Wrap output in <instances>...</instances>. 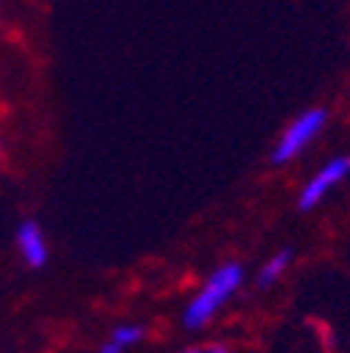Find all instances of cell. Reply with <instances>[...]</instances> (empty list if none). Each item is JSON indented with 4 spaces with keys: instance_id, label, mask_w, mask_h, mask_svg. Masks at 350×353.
I'll return each instance as SVG.
<instances>
[{
    "instance_id": "cell-2",
    "label": "cell",
    "mask_w": 350,
    "mask_h": 353,
    "mask_svg": "<svg viewBox=\"0 0 350 353\" xmlns=\"http://www.w3.org/2000/svg\"><path fill=\"white\" fill-rule=\"evenodd\" d=\"M325 123H328V112H325V110L311 107V110L300 112V115L283 129V135H280V141H278V146H275V152H272V160H275V163H289V160H294L302 149H309V146L314 143V138L325 129Z\"/></svg>"
},
{
    "instance_id": "cell-1",
    "label": "cell",
    "mask_w": 350,
    "mask_h": 353,
    "mask_svg": "<svg viewBox=\"0 0 350 353\" xmlns=\"http://www.w3.org/2000/svg\"><path fill=\"white\" fill-rule=\"evenodd\" d=\"M241 281H244L241 263H236V261L222 263V267H218V270L205 281V286L196 292V297L188 303L185 314H183L185 328H194V331H196V328L207 325V323L218 314V308H222V305L238 292Z\"/></svg>"
},
{
    "instance_id": "cell-7",
    "label": "cell",
    "mask_w": 350,
    "mask_h": 353,
    "mask_svg": "<svg viewBox=\"0 0 350 353\" xmlns=\"http://www.w3.org/2000/svg\"><path fill=\"white\" fill-rule=\"evenodd\" d=\"M188 353H227V347L213 345V347H196V350H188Z\"/></svg>"
},
{
    "instance_id": "cell-6",
    "label": "cell",
    "mask_w": 350,
    "mask_h": 353,
    "mask_svg": "<svg viewBox=\"0 0 350 353\" xmlns=\"http://www.w3.org/2000/svg\"><path fill=\"white\" fill-rule=\"evenodd\" d=\"M143 336H146V331H143L141 325H121V328H115L112 342H115V345H121V347H126V345L141 342Z\"/></svg>"
},
{
    "instance_id": "cell-3",
    "label": "cell",
    "mask_w": 350,
    "mask_h": 353,
    "mask_svg": "<svg viewBox=\"0 0 350 353\" xmlns=\"http://www.w3.org/2000/svg\"><path fill=\"white\" fill-rule=\"evenodd\" d=\"M347 174H350V157H333V160H328L311 180H309V185L302 188V194H300V210H311V208H317L342 180H347Z\"/></svg>"
},
{
    "instance_id": "cell-4",
    "label": "cell",
    "mask_w": 350,
    "mask_h": 353,
    "mask_svg": "<svg viewBox=\"0 0 350 353\" xmlns=\"http://www.w3.org/2000/svg\"><path fill=\"white\" fill-rule=\"evenodd\" d=\"M17 244H20V252H23L28 267H34V270L45 267V261H48V244H45V236H42V230H39L37 222H23L20 225Z\"/></svg>"
},
{
    "instance_id": "cell-8",
    "label": "cell",
    "mask_w": 350,
    "mask_h": 353,
    "mask_svg": "<svg viewBox=\"0 0 350 353\" xmlns=\"http://www.w3.org/2000/svg\"><path fill=\"white\" fill-rule=\"evenodd\" d=\"M101 353H123V347H121V345H115V342H110V345H104V347H101Z\"/></svg>"
},
{
    "instance_id": "cell-5",
    "label": "cell",
    "mask_w": 350,
    "mask_h": 353,
    "mask_svg": "<svg viewBox=\"0 0 350 353\" xmlns=\"http://www.w3.org/2000/svg\"><path fill=\"white\" fill-rule=\"evenodd\" d=\"M289 261H291V252L289 250H280L278 255H272L264 267H260V272H258V286L260 289H269L272 283H278V278L286 272V267H289Z\"/></svg>"
}]
</instances>
